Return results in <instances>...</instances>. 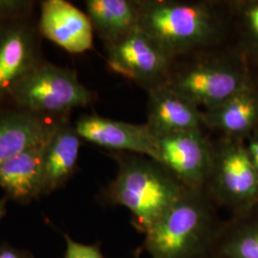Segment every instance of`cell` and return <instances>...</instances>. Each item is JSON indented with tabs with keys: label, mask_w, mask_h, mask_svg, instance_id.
<instances>
[{
	"label": "cell",
	"mask_w": 258,
	"mask_h": 258,
	"mask_svg": "<svg viewBox=\"0 0 258 258\" xmlns=\"http://www.w3.org/2000/svg\"><path fill=\"white\" fill-rule=\"evenodd\" d=\"M64 258H105L99 245H85L72 239L64 233Z\"/></svg>",
	"instance_id": "21"
},
{
	"label": "cell",
	"mask_w": 258,
	"mask_h": 258,
	"mask_svg": "<svg viewBox=\"0 0 258 258\" xmlns=\"http://www.w3.org/2000/svg\"><path fill=\"white\" fill-rule=\"evenodd\" d=\"M119 157L118 173L106 189V197L127 209L134 227L146 234L186 187L152 159Z\"/></svg>",
	"instance_id": "1"
},
{
	"label": "cell",
	"mask_w": 258,
	"mask_h": 258,
	"mask_svg": "<svg viewBox=\"0 0 258 258\" xmlns=\"http://www.w3.org/2000/svg\"><path fill=\"white\" fill-rule=\"evenodd\" d=\"M246 63L236 58L200 61L168 76L166 83L197 107L210 110L253 83Z\"/></svg>",
	"instance_id": "6"
},
{
	"label": "cell",
	"mask_w": 258,
	"mask_h": 258,
	"mask_svg": "<svg viewBox=\"0 0 258 258\" xmlns=\"http://www.w3.org/2000/svg\"><path fill=\"white\" fill-rule=\"evenodd\" d=\"M86 15L106 44L138 27L139 1L87 0Z\"/></svg>",
	"instance_id": "17"
},
{
	"label": "cell",
	"mask_w": 258,
	"mask_h": 258,
	"mask_svg": "<svg viewBox=\"0 0 258 258\" xmlns=\"http://www.w3.org/2000/svg\"><path fill=\"white\" fill-rule=\"evenodd\" d=\"M95 97L75 71L42 61L15 86L9 101L35 114L64 117L76 107L91 104Z\"/></svg>",
	"instance_id": "4"
},
{
	"label": "cell",
	"mask_w": 258,
	"mask_h": 258,
	"mask_svg": "<svg viewBox=\"0 0 258 258\" xmlns=\"http://www.w3.org/2000/svg\"><path fill=\"white\" fill-rule=\"evenodd\" d=\"M206 186L234 217L257 209L258 171L243 140L225 138L216 151L213 150L212 170Z\"/></svg>",
	"instance_id": "5"
},
{
	"label": "cell",
	"mask_w": 258,
	"mask_h": 258,
	"mask_svg": "<svg viewBox=\"0 0 258 258\" xmlns=\"http://www.w3.org/2000/svg\"><path fill=\"white\" fill-rule=\"evenodd\" d=\"M80 135L67 117L47 139L43 153L42 196L62 187L74 174L81 148Z\"/></svg>",
	"instance_id": "15"
},
{
	"label": "cell",
	"mask_w": 258,
	"mask_h": 258,
	"mask_svg": "<svg viewBox=\"0 0 258 258\" xmlns=\"http://www.w3.org/2000/svg\"><path fill=\"white\" fill-rule=\"evenodd\" d=\"M204 124L226 138L245 140L258 129V89L253 82L221 105L203 112Z\"/></svg>",
	"instance_id": "16"
},
{
	"label": "cell",
	"mask_w": 258,
	"mask_h": 258,
	"mask_svg": "<svg viewBox=\"0 0 258 258\" xmlns=\"http://www.w3.org/2000/svg\"><path fill=\"white\" fill-rule=\"evenodd\" d=\"M75 128L81 138L112 150L129 151L156 161V136L148 124H135L97 115H84Z\"/></svg>",
	"instance_id": "10"
},
{
	"label": "cell",
	"mask_w": 258,
	"mask_h": 258,
	"mask_svg": "<svg viewBox=\"0 0 258 258\" xmlns=\"http://www.w3.org/2000/svg\"><path fill=\"white\" fill-rule=\"evenodd\" d=\"M0 258H36L29 250L18 249L6 242L0 243Z\"/></svg>",
	"instance_id": "22"
},
{
	"label": "cell",
	"mask_w": 258,
	"mask_h": 258,
	"mask_svg": "<svg viewBox=\"0 0 258 258\" xmlns=\"http://www.w3.org/2000/svg\"><path fill=\"white\" fill-rule=\"evenodd\" d=\"M148 126L155 136L200 129L203 112L166 83L148 89Z\"/></svg>",
	"instance_id": "13"
},
{
	"label": "cell",
	"mask_w": 258,
	"mask_h": 258,
	"mask_svg": "<svg viewBox=\"0 0 258 258\" xmlns=\"http://www.w3.org/2000/svg\"><path fill=\"white\" fill-rule=\"evenodd\" d=\"M213 258H220L218 255H216L214 252H213Z\"/></svg>",
	"instance_id": "25"
},
{
	"label": "cell",
	"mask_w": 258,
	"mask_h": 258,
	"mask_svg": "<svg viewBox=\"0 0 258 258\" xmlns=\"http://www.w3.org/2000/svg\"><path fill=\"white\" fill-rule=\"evenodd\" d=\"M7 201L8 199L6 196L0 197V221L7 213Z\"/></svg>",
	"instance_id": "24"
},
{
	"label": "cell",
	"mask_w": 258,
	"mask_h": 258,
	"mask_svg": "<svg viewBox=\"0 0 258 258\" xmlns=\"http://www.w3.org/2000/svg\"><path fill=\"white\" fill-rule=\"evenodd\" d=\"M66 117L35 114L15 105L0 108V165L45 141Z\"/></svg>",
	"instance_id": "12"
},
{
	"label": "cell",
	"mask_w": 258,
	"mask_h": 258,
	"mask_svg": "<svg viewBox=\"0 0 258 258\" xmlns=\"http://www.w3.org/2000/svg\"><path fill=\"white\" fill-rule=\"evenodd\" d=\"M39 31L26 19L0 22V105L15 86L42 62Z\"/></svg>",
	"instance_id": "9"
},
{
	"label": "cell",
	"mask_w": 258,
	"mask_h": 258,
	"mask_svg": "<svg viewBox=\"0 0 258 258\" xmlns=\"http://www.w3.org/2000/svg\"><path fill=\"white\" fill-rule=\"evenodd\" d=\"M39 33L71 54H82L93 47L94 28L86 13L64 0L40 4Z\"/></svg>",
	"instance_id": "11"
},
{
	"label": "cell",
	"mask_w": 258,
	"mask_h": 258,
	"mask_svg": "<svg viewBox=\"0 0 258 258\" xmlns=\"http://www.w3.org/2000/svg\"><path fill=\"white\" fill-rule=\"evenodd\" d=\"M47 139L0 165V187L8 200L28 204L42 196L43 153Z\"/></svg>",
	"instance_id": "14"
},
{
	"label": "cell",
	"mask_w": 258,
	"mask_h": 258,
	"mask_svg": "<svg viewBox=\"0 0 258 258\" xmlns=\"http://www.w3.org/2000/svg\"><path fill=\"white\" fill-rule=\"evenodd\" d=\"M249 138V143L248 145H246V147L249 153V159L258 171V130Z\"/></svg>",
	"instance_id": "23"
},
{
	"label": "cell",
	"mask_w": 258,
	"mask_h": 258,
	"mask_svg": "<svg viewBox=\"0 0 258 258\" xmlns=\"http://www.w3.org/2000/svg\"><path fill=\"white\" fill-rule=\"evenodd\" d=\"M138 27L171 58L208 45L219 35L220 20L203 2L139 1Z\"/></svg>",
	"instance_id": "3"
},
{
	"label": "cell",
	"mask_w": 258,
	"mask_h": 258,
	"mask_svg": "<svg viewBox=\"0 0 258 258\" xmlns=\"http://www.w3.org/2000/svg\"><path fill=\"white\" fill-rule=\"evenodd\" d=\"M156 162L186 188L204 189L212 170L213 150L200 129L157 136Z\"/></svg>",
	"instance_id": "8"
},
{
	"label": "cell",
	"mask_w": 258,
	"mask_h": 258,
	"mask_svg": "<svg viewBox=\"0 0 258 258\" xmlns=\"http://www.w3.org/2000/svg\"><path fill=\"white\" fill-rule=\"evenodd\" d=\"M221 227L204 189L186 188L145 234L151 258H194L212 251Z\"/></svg>",
	"instance_id": "2"
},
{
	"label": "cell",
	"mask_w": 258,
	"mask_h": 258,
	"mask_svg": "<svg viewBox=\"0 0 258 258\" xmlns=\"http://www.w3.org/2000/svg\"><path fill=\"white\" fill-rule=\"evenodd\" d=\"M234 7L246 44L252 53L258 55V0L239 1Z\"/></svg>",
	"instance_id": "19"
},
{
	"label": "cell",
	"mask_w": 258,
	"mask_h": 258,
	"mask_svg": "<svg viewBox=\"0 0 258 258\" xmlns=\"http://www.w3.org/2000/svg\"><path fill=\"white\" fill-rule=\"evenodd\" d=\"M212 251L220 258H258V208L222 226Z\"/></svg>",
	"instance_id": "18"
},
{
	"label": "cell",
	"mask_w": 258,
	"mask_h": 258,
	"mask_svg": "<svg viewBox=\"0 0 258 258\" xmlns=\"http://www.w3.org/2000/svg\"><path fill=\"white\" fill-rule=\"evenodd\" d=\"M35 2L20 0H0V22L26 19Z\"/></svg>",
	"instance_id": "20"
},
{
	"label": "cell",
	"mask_w": 258,
	"mask_h": 258,
	"mask_svg": "<svg viewBox=\"0 0 258 258\" xmlns=\"http://www.w3.org/2000/svg\"><path fill=\"white\" fill-rule=\"evenodd\" d=\"M257 130H258V129H257Z\"/></svg>",
	"instance_id": "27"
},
{
	"label": "cell",
	"mask_w": 258,
	"mask_h": 258,
	"mask_svg": "<svg viewBox=\"0 0 258 258\" xmlns=\"http://www.w3.org/2000/svg\"><path fill=\"white\" fill-rule=\"evenodd\" d=\"M254 83H255V86L257 87L258 89V78H257V81H254Z\"/></svg>",
	"instance_id": "26"
},
{
	"label": "cell",
	"mask_w": 258,
	"mask_h": 258,
	"mask_svg": "<svg viewBox=\"0 0 258 258\" xmlns=\"http://www.w3.org/2000/svg\"><path fill=\"white\" fill-rule=\"evenodd\" d=\"M106 52L113 71L148 89L166 83L168 78L172 58L139 27L106 44Z\"/></svg>",
	"instance_id": "7"
}]
</instances>
